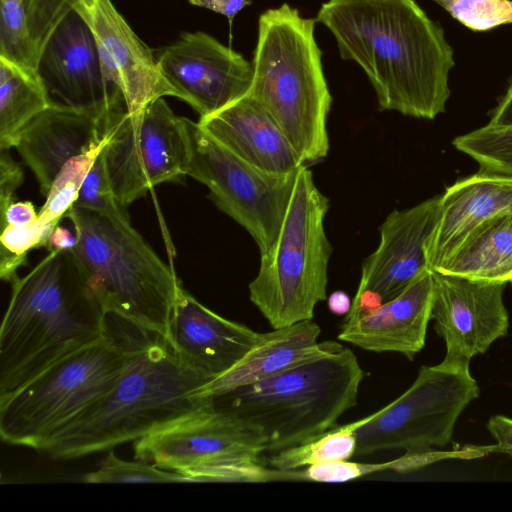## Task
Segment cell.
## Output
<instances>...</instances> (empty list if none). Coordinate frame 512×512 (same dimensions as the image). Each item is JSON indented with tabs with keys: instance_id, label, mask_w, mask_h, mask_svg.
Here are the masks:
<instances>
[{
	"instance_id": "1",
	"label": "cell",
	"mask_w": 512,
	"mask_h": 512,
	"mask_svg": "<svg viewBox=\"0 0 512 512\" xmlns=\"http://www.w3.org/2000/svg\"><path fill=\"white\" fill-rule=\"evenodd\" d=\"M315 20L365 72L380 110L429 120L445 112L453 49L414 0H328Z\"/></svg>"
},
{
	"instance_id": "2",
	"label": "cell",
	"mask_w": 512,
	"mask_h": 512,
	"mask_svg": "<svg viewBox=\"0 0 512 512\" xmlns=\"http://www.w3.org/2000/svg\"><path fill=\"white\" fill-rule=\"evenodd\" d=\"M107 324L128 349L115 385L38 452L69 460L136 441L177 420L210 408L201 388L212 378L176 355L166 337L114 313Z\"/></svg>"
},
{
	"instance_id": "3",
	"label": "cell",
	"mask_w": 512,
	"mask_h": 512,
	"mask_svg": "<svg viewBox=\"0 0 512 512\" xmlns=\"http://www.w3.org/2000/svg\"><path fill=\"white\" fill-rule=\"evenodd\" d=\"M106 313L71 250L49 252L11 282L0 328V399L105 335Z\"/></svg>"
},
{
	"instance_id": "4",
	"label": "cell",
	"mask_w": 512,
	"mask_h": 512,
	"mask_svg": "<svg viewBox=\"0 0 512 512\" xmlns=\"http://www.w3.org/2000/svg\"><path fill=\"white\" fill-rule=\"evenodd\" d=\"M364 372L340 343L267 379L206 399L212 410L255 431L265 452L315 439L357 404Z\"/></svg>"
},
{
	"instance_id": "5",
	"label": "cell",
	"mask_w": 512,
	"mask_h": 512,
	"mask_svg": "<svg viewBox=\"0 0 512 512\" xmlns=\"http://www.w3.org/2000/svg\"><path fill=\"white\" fill-rule=\"evenodd\" d=\"M315 19L284 3L258 19L248 95L281 128L304 163L327 156L332 96L314 35Z\"/></svg>"
},
{
	"instance_id": "6",
	"label": "cell",
	"mask_w": 512,
	"mask_h": 512,
	"mask_svg": "<svg viewBox=\"0 0 512 512\" xmlns=\"http://www.w3.org/2000/svg\"><path fill=\"white\" fill-rule=\"evenodd\" d=\"M71 249L90 291L105 313H114L167 336L179 289L173 269L132 227L73 205Z\"/></svg>"
},
{
	"instance_id": "7",
	"label": "cell",
	"mask_w": 512,
	"mask_h": 512,
	"mask_svg": "<svg viewBox=\"0 0 512 512\" xmlns=\"http://www.w3.org/2000/svg\"><path fill=\"white\" fill-rule=\"evenodd\" d=\"M329 200L303 165L296 176L276 241L261 254L249 298L273 329L312 320L317 304L327 299V270L332 246L324 219Z\"/></svg>"
},
{
	"instance_id": "8",
	"label": "cell",
	"mask_w": 512,
	"mask_h": 512,
	"mask_svg": "<svg viewBox=\"0 0 512 512\" xmlns=\"http://www.w3.org/2000/svg\"><path fill=\"white\" fill-rule=\"evenodd\" d=\"M128 349L106 323L105 335L59 359L0 399L3 442L39 451L117 382Z\"/></svg>"
},
{
	"instance_id": "9",
	"label": "cell",
	"mask_w": 512,
	"mask_h": 512,
	"mask_svg": "<svg viewBox=\"0 0 512 512\" xmlns=\"http://www.w3.org/2000/svg\"><path fill=\"white\" fill-rule=\"evenodd\" d=\"M133 447L135 459L178 472L189 482L303 480L301 470L268 467L261 460V437L211 407L134 441Z\"/></svg>"
},
{
	"instance_id": "10",
	"label": "cell",
	"mask_w": 512,
	"mask_h": 512,
	"mask_svg": "<svg viewBox=\"0 0 512 512\" xmlns=\"http://www.w3.org/2000/svg\"><path fill=\"white\" fill-rule=\"evenodd\" d=\"M469 363L445 357L422 366L403 394L362 418L355 430V456L391 449L429 454L447 445L459 416L480 394Z\"/></svg>"
},
{
	"instance_id": "11",
	"label": "cell",
	"mask_w": 512,
	"mask_h": 512,
	"mask_svg": "<svg viewBox=\"0 0 512 512\" xmlns=\"http://www.w3.org/2000/svg\"><path fill=\"white\" fill-rule=\"evenodd\" d=\"M186 176L204 184L214 203L268 252L280 232L297 173L273 175L238 158L198 122L183 117Z\"/></svg>"
},
{
	"instance_id": "12",
	"label": "cell",
	"mask_w": 512,
	"mask_h": 512,
	"mask_svg": "<svg viewBox=\"0 0 512 512\" xmlns=\"http://www.w3.org/2000/svg\"><path fill=\"white\" fill-rule=\"evenodd\" d=\"M105 133L107 173L121 206L132 204L159 184L186 176L183 117L174 114L163 97L139 113H119Z\"/></svg>"
},
{
	"instance_id": "13",
	"label": "cell",
	"mask_w": 512,
	"mask_h": 512,
	"mask_svg": "<svg viewBox=\"0 0 512 512\" xmlns=\"http://www.w3.org/2000/svg\"><path fill=\"white\" fill-rule=\"evenodd\" d=\"M37 71L54 104L90 113L106 127L127 111L121 92L105 72L90 28L73 9L50 35Z\"/></svg>"
},
{
	"instance_id": "14",
	"label": "cell",
	"mask_w": 512,
	"mask_h": 512,
	"mask_svg": "<svg viewBox=\"0 0 512 512\" xmlns=\"http://www.w3.org/2000/svg\"><path fill=\"white\" fill-rule=\"evenodd\" d=\"M156 58L178 98L200 117L246 96L252 85V62L203 31L183 32Z\"/></svg>"
},
{
	"instance_id": "15",
	"label": "cell",
	"mask_w": 512,
	"mask_h": 512,
	"mask_svg": "<svg viewBox=\"0 0 512 512\" xmlns=\"http://www.w3.org/2000/svg\"><path fill=\"white\" fill-rule=\"evenodd\" d=\"M431 320L447 358L470 361L504 337L509 327L506 283L471 280L433 271Z\"/></svg>"
},
{
	"instance_id": "16",
	"label": "cell",
	"mask_w": 512,
	"mask_h": 512,
	"mask_svg": "<svg viewBox=\"0 0 512 512\" xmlns=\"http://www.w3.org/2000/svg\"><path fill=\"white\" fill-rule=\"evenodd\" d=\"M75 10L90 28L109 79L119 89L130 114L177 91L161 72L152 50L138 37L112 0H74Z\"/></svg>"
},
{
	"instance_id": "17",
	"label": "cell",
	"mask_w": 512,
	"mask_h": 512,
	"mask_svg": "<svg viewBox=\"0 0 512 512\" xmlns=\"http://www.w3.org/2000/svg\"><path fill=\"white\" fill-rule=\"evenodd\" d=\"M440 195L392 211L380 226V241L364 261L356 293L369 291L382 303L396 297L430 269L425 244L440 214Z\"/></svg>"
},
{
	"instance_id": "18",
	"label": "cell",
	"mask_w": 512,
	"mask_h": 512,
	"mask_svg": "<svg viewBox=\"0 0 512 512\" xmlns=\"http://www.w3.org/2000/svg\"><path fill=\"white\" fill-rule=\"evenodd\" d=\"M261 335L216 314L181 287L166 339L183 363L214 379L232 368Z\"/></svg>"
},
{
	"instance_id": "19",
	"label": "cell",
	"mask_w": 512,
	"mask_h": 512,
	"mask_svg": "<svg viewBox=\"0 0 512 512\" xmlns=\"http://www.w3.org/2000/svg\"><path fill=\"white\" fill-rule=\"evenodd\" d=\"M433 288L432 270L428 269L375 310L344 319L338 339L363 350L394 352L413 360L425 345Z\"/></svg>"
},
{
	"instance_id": "20",
	"label": "cell",
	"mask_w": 512,
	"mask_h": 512,
	"mask_svg": "<svg viewBox=\"0 0 512 512\" xmlns=\"http://www.w3.org/2000/svg\"><path fill=\"white\" fill-rule=\"evenodd\" d=\"M199 125L249 165L273 175H289L306 163L281 128L250 95L200 117Z\"/></svg>"
},
{
	"instance_id": "21",
	"label": "cell",
	"mask_w": 512,
	"mask_h": 512,
	"mask_svg": "<svg viewBox=\"0 0 512 512\" xmlns=\"http://www.w3.org/2000/svg\"><path fill=\"white\" fill-rule=\"evenodd\" d=\"M438 222L425 244L431 270L438 269L479 225L512 213V177L479 171L440 195Z\"/></svg>"
},
{
	"instance_id": "22",
	"label": "cell",
	"mask_w": 512,
	"mask_h": 512,
	"mask_svg": "<svg viewBox=\"0 0 512 512\" xmlns=\"http://www.w3.org/2000/svg\"><path fill=\"white\" fill-rule=\"evenodd\" d=\"M106 128L90 113L52 103L24 127L14 148L46 197L64 164L101 142Z\"/></svg>"
},
{
	"instance_id": "23",
	"label": "cell",
	"mask_w": 512,
	"mask_h": 512,
	"mask_svg": "<svg viewBox=\"0 0 512 512\" xmlns=\"http://www.w3.org/2000/svg\"><path fill=\"white\" fill-rule=\"evenodd\" d=\"M321 328L312 320L262 333L257 343L228 371L200 390L204 398L272 377L332 349L335 341L318 342Z\"/></svg>"
},
{
	"instance_id": "24",
	"label": "cell",
	"mask_w": 512,
	"mask_h": 512,
	"mask_svg": "<svg viewBox=\"0 0 512 512\" xmlns=\"http://www.w3.org/2000/svg\"><path fill=\"white\" fill-rule=\"evenodd\" d=\"M433 271L478 281L512 282V213L479 225Z\"/></svg>"
},
{
	"instance_id": "25",
	"label": "cell",
	"mask_w": 512,
	"mask_h": 512,
	"mask_svg": "<svg viewBox=\"0 0 512 512\" xmlns=\"http://www.w3.org/2000/svg\"><path fill=\"white\" fill-rule=\"evenodd\" d=\"M52 104L36 68L0 56V149H11L24 127Z\"/></svg>"
},
{
	"instance_id": "26",
	"label": "cell",
	"mask_w": 512,
	"mask_h": 512,
	"mask_svg": "<svg viewBox=\"0 0 512 512\" xmlns=\"http://www.w3.org/2000/svg\"><path fill=\"white\" fill-rule=\"evenodd\" d=\"M361 422L362 418L340 427H333L315 439L271 453L267 463L273 468L291 471L312 465L349 460L355 456L357 446L355 430Z\"/></svg>"
},
{
	"instance_id": "27",
	"label": "cell",
	"mask_w": 512,
	"mask_h": 512,
	"mask_svg": "<svg viewBox=\"0 0 512 512\" xmlns=\"http://www.w3.org/2000/svg\"><path fill=\"white\" fill-rule=\"evenodd\" d=\"M107 140L105 133L101 142L89 151L71 158L60 169L39 211L37 220L41 224L55 227L75 204L84 178Z\"/></svg>"
},
{
	"instance_id": "28",
	"label": "cell",
	"mask_w": 512,
	"mask_h": 512,
	"mask_svg": "<svg viewBox=\"0 0 512 512\" xmlns=\"http://www.w3.org/2000/svg\"><path fill=\"white\" fill-rule=\"evenodd\" d=\"M454 147L474 159L481 172L512 177V125L487 124L453 140Z\"/></svg>"
},
{
	"instance_id": "29",
	"label": "cell",
	"mask_w": 512,
	"mask_h": 512,
	"mask_svg": "<svg viewBox=\"0 0 512 512\" xmlns=\"http://www.w3.org/2000/svg\"><path fill=\"white\" fill-rule=\"evenodd\" d=\"M85 483H180L189 482L187 477L165 470L153 464L137 460L126 461L109 450L97 469L81 478Z\"/></svg>"
},
{
	"instance_id": "30",
	"label": "cell",
	"mask_w": 512,
	"mask_h": 512,
	"mask_svg": "<svg viewBox=\"0 0 512 512\" xmlns=\"http://www.w3.org/2000/svg\"><path fill=\"white\" fill-rule=\"evenodd\" d=\"M0 56L37 69L26 0H0Z\"/></svg>"
},
{
	"instance_id": "31",
	"label": "cell",
	"mask_w": 512,
	"mask_h": 512,
	"mask_svg": "<svg viewBox=\"0 0 512 512\" xmlns=\"http://www.w3.org/2000/svg\"><path fill=\"white\" fill-rule=\"evenodd\" d=\"M54 228L38 220L28 226H5L0 236L1 279L11 283L17 277V270L26 264L29 251L45 247Z\"/></svg>"
},
{
	"instance_id": "32",
	"label": "cell",
	"mask_w": 512,
	"mask_h": 512,
	"mask_svg": "<svg viewBox=\"0 0 512 512\" xmlns=\"http://www.w3.org/2000/svg\"><path fill=\"white\" fill-rule=\"evenodd\" d=\"M454 19L474 31L512 24V0H434Z\"/></svg>"
},
{
	"instance_id": "33",
	"label": "cell",
	"mask_w": 512,
	"mask_h": 512,
	"mask_svg": "<svg viewBox=\"0 0 512 512\" xmlns=\"http://www.w3.org/2000/svg\"><path fill=\"white\" fill-rule=\"evenodd\" d=\"M104 147L86 174L74 205L110 218L128 219L125 207L119 204L113 193L105 163Z\"/></svg>"
},
{
	"instance_id": "34",
	"label": "cell",
	"mask_w": 512,
	"mask_h": 512,
	"mask_svg": "<svg viewBox=\"0 0 512 512\" xmlns=\"http://www.w3.org/2000/svg\"><path fill=\"white\" fill-rule=\"evenodd\" d=\"M74 0H26L29 34L38 62L54 29L72 10Z\"/></svg>"
},
{
	"instance_id": "35",
	"label": "cell",
	"mask_w": 512,
	"mask_h": 512,
	"mask_svg": "<svg viewBox=\"0 0 512 512\" xmlns=\"http://www.w3.org/2000/svg\"><path fill=\"white\" fill-rule=\"evenodd\" d=\"M0 214L14 201L16 190L24 181V173L9 153L0 149Z\"/></svg>"
},
{
	"instance_id": "36",
	"label": "cell",
	"mask_w": 512,
	"mask_h": 512,
	"mask_svg": "<svg viewBox=\"0 0 512 512\" xmlns=\"http://www.w3.org/2000/svg\"><path fill=\"white\" fill-rule=\"evenodd\" d=\"M38 215L39 212L35 210L33 203L29 201H13L1 214V229L7 225H31L37 221Z\"/></svg>"
},
{
	"instance_id": "37",
	"label": "cell",
	"mask_w": 512,
	"mask_h": 512,
	"mask_svg": "<svg viewBox=\"0 0 512 512\" xmlns=\"http://www.w3.org/2000/svg\"><path fill=\"white\" fill-rule=\"evenodd\" d=\"M188 2L193 6L225 16L230 25L241 10L252 4V0H188Z\"/></svg>"
},
{
	"instance_id": "38",
	"label": "cell",
	"mask_w": 512,
	"mask_h": 512,
	"mask_svg": "<svg viewBox=\"0 0 512 512\" xmlns=\"http://www.w3.org/2000/svg\"><path fill=\"white\" fill-rule=\"evenodd\" d=\"M487 428L498 447L512 453V418L495 415L489 419Z\"/></svg>"
},
{
	"instance_id": "39",
	"label": "cell",
	"mask_w": 512,
	"mask_h": 512,
	"mask_svg": "<svg viewBox=\"0 0 512 512\" xmlns=\"http://www.w3.org/2000/svg\"><path fill=\"white\" fill-rule=\"evenodd\" d=\"M76 244V234L69 229L56 225L46 244L48 252L71 250Z\"/></svg>"
},
{
	"instance_id": "40",
	"label": "cell",
	"mask_w": 512,
	"mask_h": 512,
	"mask_svg": "<svg viewBox=\"0 0 512 512\" xmlns=\"http://www.w3.org/2000/svg\"><path fill=\"white\" fill-rule=\"evenodd\" d=\"M488 124L496 126L512 125V81L494 109Z\"/></svg>"
},
{
	"instance_id": "41",
	"label": "cell",
	"mask_w": 512,
	"mask_h": 512,
	"mask_svg": "<svg viewBox=\"0 0 512 512\" xmlns=\"http://www.w3.org/2000/svg\"><path fill=\"white\" fill-rule=\"evenodd\" d=\"M328 309L335 315H347L352 307V300L344 291H334L327 298Z\"/></svg>"
}]
</instances>
